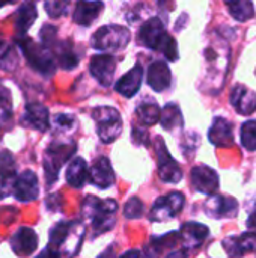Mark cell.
Returning a JSON list of instances; mask_svg holds the SVG:
<instances>
[{
	"label": "cell",
	"mask_w": 256,
	"mask_h": 258,
	"mask_svg": "<svg viewBox=\"0 0 256 258\" xmlns=\"http://www.w3.org/2000/svg\"><path fill=\"white\" fill-rule=\"evenodd\" d=\"M115 70H116V59L112 54L101 53L91 57L89 71L92 77L98 80L103 86H109L112 83Z\"/></svg>",
	"instance_id": "cell-13"
},
{
	"label": "cell",
	"mask_w": 256,
	"mask_h": 258,
	"mask_svg": "<svg viewBox=\"0 0 256 258\" xmlns=\"http://www.w3.org/2000/svg\"><path fill=\"white\" fill-rule=\"evenodd\" d=\"M146 80L148 85L155 91V92H163L170 86L172 74L166 62L163 60H155L149 65L148 73H146Z\"/></svg>",
	"instance_id": "cell-23"
},
{
	"label": "cell",
	"mask_w": 256,
	"mask_h": 258,
	"mask_svg": "<svg viewBox=\"0 0 256 258\" xmlns=\"http://www.w3.org/2000/svg\"><path fill=\"white\" fill-rule=\"evenodd\" d=\"M205 213L214 219H231L235 218L238 213V203L232 197L225 195H210L205 206Z\"/></svg>",
	"instance_id": "cell-11"
},
{
	"label": "cell",
	"mask_w": 256,
	"mask_h": 258,
	"mask_svg": "<svg viewBox=\"0 0 256 258\" xmlns=\"http://www.w3.org/2000/svg\"><path fill=\"white\" fill-rule=\"evenodd\" d=\"M223 249L231 258L244 257L247 252H252L256 249V233H244L241 236H232L226 237L223 242Z\"/></svg>",
	"instance_id": "cell-16"
},
{
	"label": "cell",
	"mask_w": 256,
	"mask_h": 258,
	"mask_svg": "<svg viewBox=\"0 0 256 258\" xmlns=\"http://www.w3.org/2000/svg\"><path fill=\"white\" fill-rule=\"evenodd\" d=\"M84 237V227L81 222H57L50 230V245L59 252L60 258L77 255L78 248Z\"/></svg>",
	"instance_id": "cell-2"
},
{
	"label": "cell",
	"mask_w": 256,
	"mask_h": 258,
	"mask_svg": "<svg viewBox=\"0 0 256 258\" xmlns=\"http://www.w3.org/2000/svg\"><path fill=\"white\" fill-rule=\"evenodd\" d=\"M69 0H44V9L51 18H59L66 14Z\"/></svg>",
	"instance_id": "cell-33"
},
{
	"label": "cell",
	"mask_w": 256,
	"mask_h": 258,
	"mask_svg": "<svg viewBox=\"0 0 256 258\" xmlns=\"http://www.w3.org/2000/svg\"><path fill=\"white\" fill-rule=\"evenodd\" d=\"M155 151H157V159H158V175L161 181L177 184L183 178V171L177 160L169 154L164 141L161 138H157L155 141Z\"/></svg>",
	"instance_id": "cell-9"
},
{
	"label": "cell",
	"mask_w": 256,
	"mask_h": 258,
	"mask_svg": "<svg viewBox=\"0 0 256 258\" xmlns=\"http://www.w3.org/2000/svg\"><path fill=\"white\" fill-rule=\"evenodd\" d=\"M166 33L167 32L164 30L161 20L158 17H152L140 26L139 33H137V41L143 47H148L151 50H157Z\"/></svg>",
	"instance_id": "cell-14"
},
{
	"label": "cell",
	"mask_w": 256,
	"mask_h": 258,
	"mask_svg": "<svg viewBox=\"0 0 256 258\" xmlns=\"http://www.w3.org/2000/svg\"><path fill=\"white\" fill-rule=\"evenodd\" d=\"M124 216L127 219H139V218H142L143 216V203L137 197L130 198L124 206Z\"/></svg>",
	"instance_id": "cell-34"
},
{
	"label": "cell",
	"mask_w": 256,
	"mask_h": 258,
	"mask_svg": "<svg viewBox=\"0 0 256 258\" xmlns=\"http://www.w3.org/2000/svg\"><path fill=\"white\" fill-rule=\"evenodd\" d=\"M11 106H12V103H11V94L3 86V83H0V109L9 112L11 110Z\"/></svg>",
	"instance_id": "cell-38"
},
{
	"label": "cell",
	"mask_w": 256,
	"mask_h": 258,
	"mask_svg": "<svg viewBox=\"0 0 256 258\" xmlns=\"http://www.w3.org/2000/svg\"><path fill=\"white\" fill-rule=\"evenodd\" d=\"M205 59H207L208 83L213 88L216 86V92H217L220 91L226 79V73L229 67V45L222 39L214 41L211 45L207 47Z\"/></svg>",
	"instance_id": "cell-3"
},
{
	"label": "cell",
	"mask_w": 256,
	"mask_h": 258,
	"mask_svg": "<svg viewBox=\"0 0 256 258\" xmlns=\"http://www.w3.org/2000/svg\"><path fill=\"white\" fill-rule=\"evenodd\" d=\"M180 239L183 240V245L186 249H196L199 248L205 239L210 234L208 227L198 224V222H187L181 227L180 230Z\"/></svg>",
	"instance_id": "cell-22"
},
{
	"label": "cell",
	"mask_w": 256,
	"mask_h": 258,
	"mask_svg": "<svg viewBox=\"0 0 256 258\" xmlns=\"http://www.w3.org/2000/svg\"><path fill=\"white\" fill-rule=\"evenodd\" d=\"M92 118L97 124L98 138L104 144H110L118 139L122 132V119L116 109L109 106L95 107L92 112Z\"/></svg>",
	"instance_id": "cell-6"
},
{
	"label": "cell",
	"mask_w": 256,
	"mask_h": 258,
	"mask_svg": "<svg viewBox=\"0 0 256 258\" xmlns=\"http://www.w3.org/2000/svg\"><path fill=\"white\" fill-rule=\"evenodd\" d=\"M208 139L213 145L228 148L234 145V127L232 124L225 119V118H214L210 132H208Z\"/></svg>",
	"instance_id": "cell-20"
},
{
	"label": "cell",
	"mask_w": 256,
	"mask_h": 258,
	"mask_svg": "<svg viewBox=\"0 0 256 258\" xmlns=\"http://www.w3.org/2000/svg\"><path fill=\"white\" fill-rule=\"evenodd\" d=\"M104 5L101 0H78L74 9L72 20L80 26H91L103 12Z\"/></svg>",
	"instance_id": "cell-21"
},
{
	"label": "cell",
	"mask_w": 256,
	"mask_h": 258,
	"mask_svg": "<svg viewBox=\"0 0 256 258\" xmlns=\"http://www.w3.org/2000/svg\"><path fill=\"white\" fill-rule=\"evenodd\" d=\"M75 144L74 142H53L47 148L44 154V172H45V181L48 186H51L57 177L60 168L72 157L75 153Z\"/></svg>",
	"instance_id": "cell-4"
},
{
	"label": "cell",
	"mask_w": 256,
	"mask_h": 258,
	"mask_svg": "<svg viewBox=\"0 0 256 258\" xmlns=\"http://www.w3.org/2000/svg\"><path fill=\"white\" fill-rule=\"evenodd\" d=\"M247 227L250 228V230H256V209L252 210V213H250V216H249V219H247Z\"/></svg>",
	"instance_id": "cell-42"
},
{
	"label": "cell",
	"mask_w": 256,
	"mask_h": 258,
	"mask_svg": "<svg viewBox=\"0 0 256 258\" xmlns=\"http://www.w3.org/2000/svg\"><path fill=\"white\" fill-rule=\"evenodd\" d=\"M229 100H231V104L234 106V109L240 115L249 116L256 110V92L244 85H237L231 91Z\"/></svg>",
	"instance_id": "cell-19"
},
{
	"label": "cell",
	"mask_w": 256,
	"mask_h": 258,
	"mask_svg": "<svg viewBox=\"0 0 256 258\" xmlns=\"http://www.w3.org/2000/svg\"><path fill=\"white\" fill-rule=\"evenodd\" d=\"M160 122L163 125L164 130L174 132L177 128H181L184 121H183V113L178 107V104L175 103H169L164 106V109L161 110L160 115Z\"/></svg>",
	"instance_id": "cell-27"
},
{
	"label": "cell",
	"mask_w": 256,
	"mask_h": 258,
	"mask_svg": "<svg viewBox=\"0 0 256 258\" xmlns=\"http://www.w3.org/2000/svg\"><path fill=\"white\" fill-rule=\"evenodd\" d=\"M54 124L59 130H65V132H69L72 128H75L77 125V119L74 115H69V113H59L54 116Z\"/></svg>",
	"instance_id": "cell-36"
},
{
	"label": "cell",
	"mask_w": 256,
	"mask_h": 258,
	"mask_svg": "<svg viewBox=\"0 0 256 258\" xmlns=\"http://www.w3.org/2000/svg\"><path fill=\"white\" fill-rule=\"evenodd\" d=\"M133 141L136 144L148 145V132L140 130V128H133Z\"/></svg>",
	"instance_id": "cell-39"
},
{
	"label": "cell",
	"mask_w": 256,
	"mask_h": 258,
	"mask_svg": "<svg viewBox=\"0 0 256 258\" xmlns=\"http://www.w3.org/2000/svg\"><path fill=\"white\" fill-rule=\"evenodd\" d=\"M56 36H57V29L51 24H45L41 27V32H39V38H41V42L44 47H53L54 42H56ZM50 50V48H48Z\"/></svg>",
	"instance_id": "cell-35"
},
{
	"label": "cell",
	"mask_w": 256,
	"mask_h": 258,
	"mask_svg": "<svg viewBox=\"0 0 256 258\" xmlns=\"http://www.w3.org/2000/svg\"><path fill=\"white\" fill-rule=\"evenodd\" d=\"M35 258H60V255H59V252H57L56 249H53L51 246H48V248H45L44 251H41V252L38 254V257Z\"/></svg>",
	"instance_id": "cell-40"
},
{
	"label": "cell",
	"mask_w": 256,
	"mask_h": 258,
	"mask_svg": "<svg viewBox=\"0 0 256 258\" xmlns=\"http://www.w3.org/2000/svg\"><path fill=\"white\" fill-rule=\"evenodd\" d=\"M18 45H20L23 54L26 56L27 63L33 70H36V71H39L41 74H45V76L54 73L56 65H54L53 56H51V53H50V50L47 47L36 44L35 41H32L27 36H21V39L18 41Z\"/></svg>",
	"instance_id": "cell-7"
},
{
	"label": "cell",
	"mask_w": 256,
	"mask_h": 258,
	"mask_svg": "<svg viewBox=\"0 0 256 258\" xmlns=\"http://www.w3.org/2000/svg\"><path fill=\"white\" fill-rule=\"evenodd\" d=\"M225 5L228 6L231 15L237 21L244 23V21L253 18V15H255L253 5L250 0H225Z\"/></svg>",
	"instance_id": "cell-30"
},
{
	"label": "cell",
	"mask_w": 256,
	"mask_h": 258,
	"mask_svg": "<svg viewBox=\"0 0 256 258\" xmlns=\"http://www.w3.org/2000/svg\"><path fill=\"white\" fill-rule=\"evenodd\" d=\"M183 207H184V195L181 192H170L154 203L149 212V219L154 222H164L174 219L175 216H178Z\"/></svg>",
	"instance_id": "cell-8"
},
{
	"label": "cell",
	"mask_w": 256,
	"mask_h": 258,
	"mask_svg": "<svg viewBox=\"0 0 256 258\" xmlns=\"http://www.w3.org/2000/svg\"><path fill=\"white\" fill-rule=\"evenodd\" d=\"M119 258H148L142 251H137V249H130L127 252H124Z\"/></svg>",
	"instance_id": "cell-41"
},
{
	"label": "cell",
	"mask_w": 256,
	"mask_h": 258,
	"mask_svg": "<svg viewBox=\"0 0 256 258\" xmlns=\"http://www.w3.org/2000/svg\"><path fill=\"white\" fill-rule=\"evenodd\" d=\"M59 65L63 70H74L78 65V57L74 51V45L71 41H63L57 45V48L54 50Z\"/></svg>",
	"instance_id": "cell-29"
},
{
	"label": "cell",
	"mask_w": 256,
	"mask_h": 258,
	"mask_svg": "<svg viewBox=\"0 0 256 258\" xmlns=\"http://www.w3.org/2000/svg\"><path fill=\"white\" fill-rule=\"evenodd\" d=\"M2 45H3V39H2V35H0V48H2Z\"/></svg>",
	"instance_id": "cell-46"
},
{
	"label": "cell",
	"mask_w": 256,
	"mask_h": 258,
	"mask_svg": "<svg viewBox=\"0 0 256 258\" xmlns=\"http://www.w3.org/2000/svg\"><path fill=\"white\" fill-rule=\"evenodd\" d=\"M21 124L38 132H47L50 127V115L47 107L39 103H29L21 116Z\"/></svg>",
	"instance_id": "cell-17"
},
{
	"label": "cell",
	"mask_w": 256,
	"mask_h": 258,
	"mask_svg": "<svg viewBox=\"0 0 256 258\" xmlns=\"http://www.w3.org/2000/svg\"><path fill=\"white\" fill-rule=\"evenodd\" d=\"M81 212L84 219L89 221L94 234L100 236L110 231L116 222L118 203L113 200H100L92 195L86 197L81 204Z\"/></svg>",
	"instance_id": "cell-1"
},
{
	"label": "cell",
	"mask_w": 256,
	"mask_h": 258,
	"mask_svg": "<svg viewBox=\"0 0 256 258\" xmlns=\"http://www.w3.org/2000/svg\"><path fill=\"white\" fill-rule=\"evenodd\" d=\"M113 257H115L113 249H112V248H107V249H106V251H104V252H103V254H101L98 258H113Z\"/></svg>",
	"instance_id": "cell-44"
},
{
	"label": "cell",
	"mask_w": 256,
	"mask_h": 258,
	"mask_svg": "<svg viewBox=\"0 0 256 258\" xmlns=\"http://www.w3.org/2000/svg\"><path fill=\"white\" fill-rule=\"evenodd\" d=\"M11 194L20 203H32L39 195V184L38 177L33 171H24L23 174L17 175L12 183Z\"/></svg>",
	"instance_id": "cell-10"
},
{
	"label": "cell",
	"mask_w": 256,
	"mask_h": 258,
	"mask_svg": "<svg viewBox=\"0 0 256 258\" xmlns=\"http://www.w3.org/2000/svg\"><path fill=\"white\" fill-rule=\"evenodd\" d=\"M88 181L98 189H109L115 183V172L107 157H98L89 169Z\"/></svg>",
	"instance_id": "cell-18"
},
{
	"label": "cell",
	"mask_w": 256,
	"mask_h": 258,
	"mask_svg": "<svg viewBox=\"0 0 256 258\" xmlns=\"http://www.w3.org/2000/svg\"><path fill=\"white\" fill-rule=\"evenodd\" d=\"M36 17H38V12L32 3L21 5L17 11V17H15V27H17L18 35H24L30 29V26L35 23Z\"/></svg>",
	"instance_id": "cell-28"
},
{
	"label": "cell",
	"mask_w": 256,
	"mask_h": 258,
	"mask_svg": "<svg viewBox=\"0 0 256 258\" xmlns=\"http://www.w3.org/2000/svg\"><path fill=\"white\" fill-rule=\"evenodd\" d=\"M15 67H17V53L14 47H9L0 56V68H3L5 71H12Z\"/></svg>",
	"instance_id": "cell-37"
},
{
	"label": "cell",
	"mask_w": 256,
	"mask_h": 258,
	"mask_svg": "<svg viewBox=\"0 0 256 258\" xmlns=\"http://www.w3.org/2000/svg\"><path fill=\"white\" fill-rule=\"evenodd\" d=\"M241 144L246 150L256 151V121L253 119L241 125Z\"/></svg>",
	"instance_id": "cell-31"
},
{
	"label": "cell",
	"mask_w": 256,
	"mask_h": 258,
	"mask_svg": "<svg viewBox=\"0 0 256 258\" xmlns=\"http://www.w3.org/2000/svg\"><path fill=\"white\" fill-rule=\"evenodd\" d=\"M130 38L131 35L127 27L110 24V26L100 27L94 33L91 42L92 47L97 48L98 51H119L128 45Z\"/></svg>",
	"instance_id": "cell-5"
},
{
	"label": "cell",
	"mask_w": 256,
	"mask_h": 258,
	"mask_svg": "<svg viewBox=\"0 0 256 258\" xmlns=\"http://www.w3.org/2000/svg\"><path fill=\"white\" fill-rule=\"evenodd\" d=\"M142 82H143V68L140 65H136L134 68H131L125 76H122L116 82L115 89L121 95H124L127 98H131L139 92Z\"/></svg>",
	"instance_id": "cell-24"
},
{
	"label": "cell",
	"mask_w": 256,
	"mask_h": 258,
	"mask_svg": "<svg viewBox=\"0 0 256 258\" xmlns=\"http://www.w3.org/2000/svg\"><path fill=\"white\" fill-rule=\"evenodd\" d=\"M9 245L18 257H29L38 249V236L29 227H21L11 239Z\"/></svg>",
	"instance_id": "cell-15"
},
{
	"label": "cell",
	"mask_w": 256,
	"mask_h": 258,
	"mask_svg": "<svg viewBox=\"0 0 256 258\" xmlns=\"http://www.w3.org/2000/svg\"><path fill=\"white\" fill-rule=\"evenodd\" d=\"M17 0H0V8H3V6H6V5H12V3H15Z\"/></svg>",
	"instance_id": "cell-45"
},
{
	"label": "cell",
	"mask_w": 256,
	"mask_h": 258,
	"mask_svg": "<svg viewBox=\"0 0 256 258\" xmlns=\"http://www.w3.org/2000/svg\"><path fill=\"white\" fill-rule=\"evenodd\" d=\"M89 178V169L81 157H75L66 169V183L74 189H81Z\"/></svg>",
	"instance_id": "cell-25"
},
{
	"label": "cell",
	"mask_w": 256,
	"mask_h": 258,
	"mask_svg": "<svg viewBox=\"0 0 256 258\" xmlns=\"http://www.w3.org/2000/svg\"><path fill=\"white\" fill-rule=\"evenodd\" d=\"M190 181L196 192L204 195H214L219 189V175L207 165L195 166L190 172Z\"/></svg>",
	"instance_id": "cell-12"
},
{
	"label": "cell",
	"mask_w": 256,
	"mask_h": 258,
	"mask_svg": "<svg viewBox=\"0 0 256 258\" xmlns=\"http://www.w3.org/2000/svg\"><path fill=\"white\" fill-rule=\"evenodd\" d=\"M136 115L137 119L143 124V125H154L160 121V115H161V109L160 106L154 101V100H143L137 109H136Z\"/></svg>",
	"instance_id": "cell-26"
},
{
	"label": "cell",
	"mask_w": 256,
	"mask_h": 258,
	"mask_svg": "<svg viewBox=\"0 0 256 258\" xmlns=\"http://www.w3.org/2000/svg\"><path fill=\"white\" fill-rule=\"evenodd\" d=\"M166 258H187V249H180V251H174L170 252Z\"/></svg>",
	"instance_id": "cell-43"
},
{
	"label": "cell",
	"mask_w": 256,
	"mask_h": 258,
	"mask_svg": "<svg viewBox=\"0 0 256 258\" xmlns=\"http://www.w3.org/2000/svg\"><path fill=\"white\" fill-rule=\"evenodd\" d=\"M158 51H161L163 54H164V57L167 59V60H170V62H175V60H178V57H180V54H178V47H177V41L170 36V35H164V38L161 39V42H160V45H158V48H157Z\"/></svg>",
	"instance_id": "cell-32"
}]
</instances>
